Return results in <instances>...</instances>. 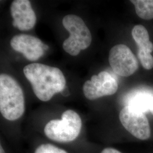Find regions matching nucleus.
<instances>
[{"instance_id":"1","label":"nucleus","mask_w":153,"mask_h":153,"mask_svg":"<svg viewBox=\"0 0 153 153\" xmlns=\"http://www.w3.org/2000/svg\"><path fill=\"white\" fill-rule=\"evenodd\" d=\"M33 91L42 101L47 102L65 88L66 79L60 69L40 63H32L23 69Z\"/></svg>"},{"instance_id":"2","label":"nucleus","mask_w":153,"mask_h":153,"mask_svg":"<svg viewBox=\"0 0 153 153\" xmlns=\"http://www.w3.org/2000/svg\"><path fill=\"white\" fill-rule=\"evenodd\" d=\"M25 97L16 80L6 74L0 75V112L6 120H16L25 111Z\"/></svg>"},{"instance_id":"3","label":"nucleus","mask_w":153,"mask_h":153,"mask_svg":"<svg viewBox=\"0 0 153 153\" xmlns=\"http://www.w3.org/2000/svg\"><path fill=\"white\" fill-rule=\"evenodd\" d=\"M62 25L70 33L62 44L66 53L73 56L79 54L82 50L87 49L92 42L90 30L82 18L76 15L69 14L64 16Z\"/></svg>"},{"instance_id":"4","label":"nucleus","mask_w":153,"mask_h":153,"mask_svg":"<svg viewBox=\"0 0 153 153\" xmlns=\"http://www.w3.org/2000/svg\"><path fill=\"white\" fill-rule=\"evenodd\" d=\"M82 120L75 111L69 109L63 112L61 120H52L44 128V133L50 140L58 142H71L81 132Z\"/></svg>"},{"instance_id":"5","label":"nucleus","mask_w":153,"mask_h":153,"mask_svg":"<svg viewBox=\"0 0 153 153\" xmlns=\"http://www.w3.org/2000/svg\"><path fill=\"white\" fill-rule=\"evenodd\" d=\"M108 61L113 71L120 76H130L138 69L137 58L125 44L114 46L109 51Z\"/></svg>"},{"instance_id":"6","label":"nucleus","mask_w":153,"mask_h":153,"mask_svg":"<svg viewBox=\"0 0 153 153\" xmlns=\"http://www.w3.org/2000/svg\"><path fill=\"white\" fill-rule=\"evenodd\" d=\"M119 119L126 130L138 139L146 140L150 137V126L143 112L126 105L121 110Z\"/></svg>"},{"instance_id":"7","label":"nucleus","mask_w":153,"mask_h":153,"mask_svg":"<svg viewBox=\"0 0 153 153\" xmlns=\"http://www.w3.org/2000/svg\"><path fill=\"white\" fill-rule=\"evenodd\" d=\"M117 89L116 80L106 71H100L98 75H94L83 86L84 95L90 100L114 95Z\"/></svg>"},{"instance_id":"8","label":"nucleus","mask_w":153,"mask_h":153,"mask_svg":"<svg viewBox=\"0 0 153 153\" xmlns=\"http://www.w3.org/2000/svg\"><path fill=\"white\" fill-rule=\"evenodd\" d=\"M44 43L40 39L30 35L19 34L13 37L11 48L21 53L28 60H38L44 54Z\"/></svg>"},{"instance_id":"9","label":"nucleus","mask_w":153,"mask_h":153,"mask_svg":"<svg viewBox=\"0 0 153 153\" xmlns=\"http://www.w3.org/2000/svg\"><path fill=\"white\" fill-rule=\"evenodd\" d=\"M10 13L13 19V26L14 27L22 31H29L34 27L36 22V16L30 1H13Z\"/></svg>"},{"instance_id":"10","label":"nucleus","mask_w":153,"mask_h":153,"mask_svg":"<svg viewBox=\"0 0 153 153\" xmlns=\"http://www.w3.org/2000/svg\"><path fill=\"white\" fill-rule=\"evenodd\" d=\"M131 35L138 47V57L143 68L150 70L153 68V57L151 53L153 51V44L150 41L148 30L143 26H135Z\"/></svg>"},{"instance_id":"11","label":"nucleus","mask_w":153,"mask_h":153,"mask_svg":"<svg viewBox=\"0 0 153 153\" xmlns=\"http://www.w3.org/2000/svg\"><path fill=\"white\" fill-rule=\"evenodd\" d=\"M137 16L145 20L153 19V0H131Z\"/></svg>"},{"instance_id":"12","label":"nucleus","mask_w":153,"mask_h":153,"mask_svg":"<svg viewBox=\"0 0 153 153\" xmlns=\"http://www.w3.org/2000/svg\"><path fill=\"white\" fill-rule=\"evenodd\" d=\"M152 98L153 97H150L146 94L140 93L130 99L128 106L145 112L148 110L150 111Z\"/></svg>"},{"instance_id":"13","label":"nucleus","mask_w":153,"mask_h":153,"mask_svg":"<svg viewBox=\"0 0 153 153\" xmlns=\"http://www.w3.org/2000/svg\"><path fill=\"white\" fill-rule=\"evenodd\" d=\"M34 153H68L60 148L56 147L49 143L40 145L37 148Z\"/></svg>"},{"instance_id":"14","label":"nucleus","mask_w":153,"mask_h":153,"mask_svg":"<svg viewBox=\"0 0 153 153\" xmlns=\"http://www.w3.org/2000/svg\"><path fill=\"white\" fill-rule=\"evenodd\" d=\"M101 153H122L114 148H107L102 150Z\"/></svg>"},{"instance_id":"15","label":"nucleus","mask_w":153,"mask_h":153,"mask_svg":"<svg viewBox=\"0 0 153 153\" xmlns=\"http://www.w3.org/2000/svg\"><path fill=\"white\" fill-rule=\"evenodd\" d=\"M150 111L151 112V113L153 115V98H152V103H151V105H150Z\"/></svg>"},{"instance_id":"16","label":"nucleus","mask_w":153,"mask_h":153,"mask_svg":"<svg viewBox=\"0 0 153 153\" xmlns=\"http://www.w3.org/2000/svg\"><path fill=\"white\" fill-rule=\"evenodd\" d=\"M0 153H5L4 150V149L2 148L1 145V146H0Z\"/></svg>"},{"instance_id":"17","label":"nucleus","mask_w":153,"mask_h":153,"mask_svg":"<svg viewBox=\"0 0 153 153\" xmlns=\"http://www.w3.org/2000/svg\"><path fill=\"white\" fill-rule=\"evenodd\" d=\"M49 48V47L47 45H46V44H44V51H47L48 49Z\"/></svg>"}]
</instances>
